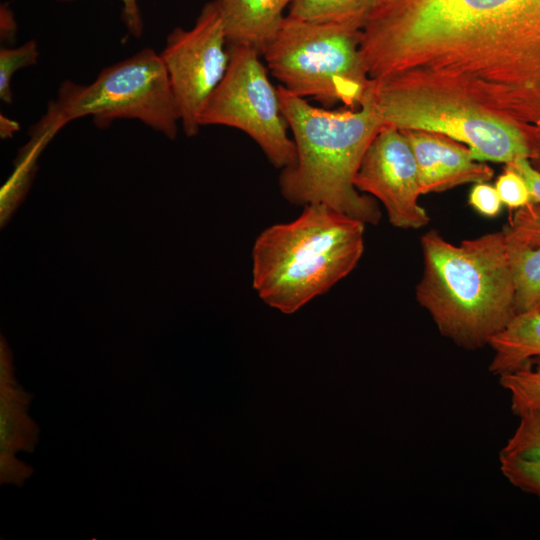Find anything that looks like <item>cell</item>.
<instances>
[{"mask_svg":"<svg viewBox=\"0 0 540 540\" xmlns=\"http://www.w3.org/2000/svg\"><path fill=\"white\" fill-rule=\"evenodd\" d=\"M359 52L371 79L451 91L540 149V0H380Z\"/></svg>","mask_w":540,"mask_h":540,"instance_id":"1","label":"cell"},{"mask_svg":"<svg viewBox=\"0 0 540 540\" xmlns=\"http://www.w3.org/2000/svg\"><path fill=\"white\" fill-rule=\"evenodd\" d=\"M423 267L415 288L440 334L460 348L487 346L517 314L515 283L502 230L448 241L431 229L420 238Z\"/></svg>","mask_w":540,"mask_h":540,"instance_id":"2","label":"cell"},{"mask_svg":"<svg viewBox=\"0 0 540 540\" xmlns=\"http://www.w3.org/2000/svg\"><path fill=\"white\" fill-rule=\"evenodd\" d=\"M277 89L296 147L295 163L279 177L282 195L296 205L325 204L364 224H377V203L354 184L368 146L384 125L371 102L363 94L357 110H330L281 85Z\"/></svg>","mask_w":540,"mask_h":540,"instance_id":"3","label":"cell"},{"mask_svg":"<svg viewBox=\"0 0 540 540\" xmlns=\"http://www.w3.org/2000/svg\"><path fill=\"white\" fill-rule=\"evenodd\" d=\"M365 225L325 204H308L295 220L265 229L252 250L257 294L290 314L327 292L361 259Z\"/></svg>","mask_w":540,"mask_h":540,"instance_id":"4","label":"cell"},{"mask_svg":"<svg viewBox=\"0 0 540 540\" xmlns=\"http://www.w3.org/2000/svg\"><path fill=\"white\" fill-rule=\"evenodd\" d=\"M87 116L99 128L118 119L138 120L174 139L180 118L160 55L144 48L104 68L87 85L62 82L30 134L50 140L71 121Z\"/></svg>","mask_w":540,"mask_h":540,"instance_id":"5","label":"cell"},{"mask_svg":"<svg viewBox=\"0 0 540 540\" xmlns=\"http://www.w3.org/2000/svg\"><path fill=\"white\" fill-rule=\"evenodd\" d=\"M364 95L384 125L423 131L463 143L481 162L510 164L533 158L516 127L451 91L413 84L369 81Z\"/></svg>","mask_w":540,"mask_h":540,"instance_id":"6","label":"cell"},{"mask_svg":"<svg viewBox=\"0 0 540 540\" xmlns=\"http://www.w3.org/2000/svg\"><path fill=\"white\" fill-rule=\"evenodd\" d=\"M361 31L286 16L263 56L270 73L292 94L319 101L359 105L369 79L363 69Z\"/></svg>","mask_w":540,"mask_h":540,"instance_id":"7","label":"cell"},{"mask_svg":"<svg viewBox=\"0 0 540 540\" xmlns=\"http://www.w3.org/2000/svg\"><path fill=\"white\" fill-rule=\"evenodd\" d=\"M226 73L206 102L200 125H223L246 133L277 168L296 161V147L288 134L278 89L270 82L261 54L228 46Z\"/></svg>","mask_w":540,"mask_h":540,"instance_id":"8","label":"cell"},{"mask_svg":"<svg viewBox=\"0 0 540 540\" xmlns=\"http://www.w3.org/2000/svg\"><path fill=\"white\" fill-rule=\"evenodd\" d=\"M187 136L200 128V116L223 79L230 59L217 0L207 2L190 29L176 27L159 53Z\"/></svg>","mask_w":540,"mask_h":540,"instance_id":"9","label":"cell"},{"mask_svg":"<svg viewBox=\"0 0 540 540\" xmlns=\"http://www.w3.org/2000/svg\"><path fill=\"white\" fill-rule=\"evenodd\" d=\"M359 192L379 200L396 228L410 230L428 225L430 217L420 205L418 170L402 131L383 125L368 146L354 179Z\"/></svg>","mask_w":540,"mask_h":540,"instance_id":"10","label":"cell"},{"mask_svg":"<svg viewBox=\"0 0 540 540\" xmlns=\"http://www.w3.org/2000/svg\"><path fill=\"white\" fill-rule=\"evenodd\" d=\"M402 132L416 160L422 195L468 183L488 182L493 178V169L475 160L465 145L440 134Z\"/></svg>","mask_w":540,"mask_h":540,"instance_id":"11","label":"cell"},{"mask_svg":"<svg viewBox=\"0 0 540 540\" xmlns=\"http://www.w3.org/2000/svg\"><path fill=\"white\" fill-rule=\"evenodd\" d=\"M292 0H217L228 46L261 55L279 33Z\"/></svg>","mask_w":540,"mask_h":540,"instance_id":"12","label":"cell"},{"mask_svg":"<svg viewBox=\"0 0 540 540\" xmlns=\"http://www.w3.org/2000/svg\"><path fill=\"white\" fill-rule=\"evenodd\" d=\"M27 394L14 382H1V479L23 480L27 470L15 458V453L28 450L36 439V427L27 415Z\"/></svg>","mask_w":540,"mask_h":540,"instance_id":"13","label":"cell"},{"mask_svg":"<svg viewBox=\"0 0 540 540\" xmlns=\"http://www.w3.org/2000/svg\"><path fill=\"white\" fill-rule=\"evenodd\" d=\"M488 346L492 358L488 370L495 376L540 358V312H519Z\"/></svg>","mask_w":540,"mask_h":540,"instance_id":"14","label":"cell"},{"mask_svg":"<svg viewBox=\"0 0 540 540\" xmlns=\"http://www.w3.org/2000/svg\"><path fill=\"white\" fill-rule=\"evenodd\" d=\"M380 0H292L287 16L361 31Z\"/></svg>","mask_w":540,"mask_h":540,"instance_id":"15","label":"cell"},{"mask_svg":"<svg viewBox=\"0 0 540 540\" xmlns=\"http://www.w3.org/2000/svg\"><path fill=\"white\" fill-rule=\"evenodd\" d=\"M515 283L516 310L540 312V246L526 247L506 239Z\"/></svg>","mask_w":540,"mask_h":540,"instance_id":"16","label":"cell"},{"mask_svg":"<svg viewBox=\"0 0 540 540\" xmlns=\"http://www.w3.org/2000/svg\"><path fill=\"white\" fill-rule=\"evenodd\" d=\"M500 386L510 396L514 415L540 407V358L527 361L520 367L498 375Z\"/></svg>","mask_w":540,"mask_h":540,"instance_id":"17","label":"cell"},{"mask_svg":"<svg viewBox=\"0 0 540 540\" xmlns=\"http://www.w3.org/2000/svg\"><path fill=\"white\" fill-rule=\"evenodd\" d=\"M517 417L518 425L499 456L540 462V407L525 410Z\"/></svg>","mask_w":540,"mask_h":540,"instance_id":"18","label":"cell"},{"mask_svg":"<svg viewBox=\"0 0 540 540\" xmlns=\"http://www.w3.org/2000/svg\"><path fill=\"white\" fill-rule=\"evenodd\" d=\"M39 48L37 41L31 39L19 47L0 49V99L6 104H12L13 93L11 82L13 75L23 68L37 63Z\"/></svg>","mask_w":540,"mask_h":540,"instance_id":"19","label":"cell"},{"mask_svg":"<svg viewBox=\"0 0 540 540\" xmlns=\"http://www.w3.org/2000/svg\"><path fill=\"white\" fill-rule=\"evenodd\" d=\"M508 241L526 246H540V203L531 202L516 209L503 228Z\"/></svg>","mask_w":540,"mask_h":540,"instance_id":"20","label":"cell"},{"mask_svg":"<svg viewBox=\"0 0 540 540\" xmlns=\"http://www.w3.org/2000/svg\"><path fill=\"white\" fill-rule=\"evenodd\" d=\"M499 468L510 484L540 500V462L499 456Z\"/></svg>","mask_w":540,"mask_h":540,"instance_id":"21","label":"cell"},{"mask_svg":"<svg viewBox=\"0 0 540 540\" xmlns=\"http://www.w3.org/2000/svg\"><path fill=\"white\" fill-rule=\"evenodd\" d=\"M502 204L511 209H519L532 202L529 187L524 178L515 170L506 166L495 184Z\"/></svg>","mask_w":540,"mask_h":540,"instance_id":"22","label":"cell"},{"mask_svg":"<svg viewBox=\"0 0 540 540\" xmlns=\"http://www.w3.org/2000/svg\"><path fill=\"white\" fill-rule=\"evenodd\" d=\"M468 203L475 211L486 217L497 216L502 208V201L496 188L487 182L474 184L469 193Z\"/></svg>","mask_w":540,"mask_h":540,"instance_id":"23","label":"cell"},{"mask_svg":"<svg viewBox=\"0 0 540 540\" xmlns=\"http://www.w3.org/2000/svg\"><path fill=\"white\" fill-rule=\"evenodd\" d=\"M69 2L73 0H56ZM122 4L121 19L129 32L135 38L143 34L144 24L138 0H120Z\"/></svg>","mask_w":540,"mask_h":540,"instance_id":"24","label":"cell"},{"mask_svg":"<svg viewBox=\"0 0 540 540\" xmlns=\"http://www.w3.org/2000/svg\"><path fill=\"white\" fill-rule=\"evenodd\" d=\"M506 166L515 170L524 178L529 187L532 202L540 203V171L531 165L529 159H518Z\"/></svg>","mask_w":540,"mask_h":540,"instance_id":"25","label":"cell"},{"mask_svg":"<svg viewBox=\"0 0 540 540\" xmlns=\"http://www.w3.org/2000/svg\"><path fill=\"white\" fill-rule=\"evenodd\" d=\"M17 23L14 14L7 4L0 6V36L2 41H11L15 38Z\"/></svg>","mask_w":540,"mask_h":540,"instance_id":"26","label":"cell"},{"mask_svg":"<svg viewBox=\"0 0 540 540\" xmlns=\"http://www.w3.org/2000/svg\"><path fill=\"white\" fill-rule=\"evenodd\" d=\"M1 134L5 137L8 134L12 135V133L16 132L19 128V125L17 122L8 119L7 117L1 115Z\"/></svg>","mask_w":540,"mask_h":540,"instance_id":"27","label":"cell"}]
</instances>
